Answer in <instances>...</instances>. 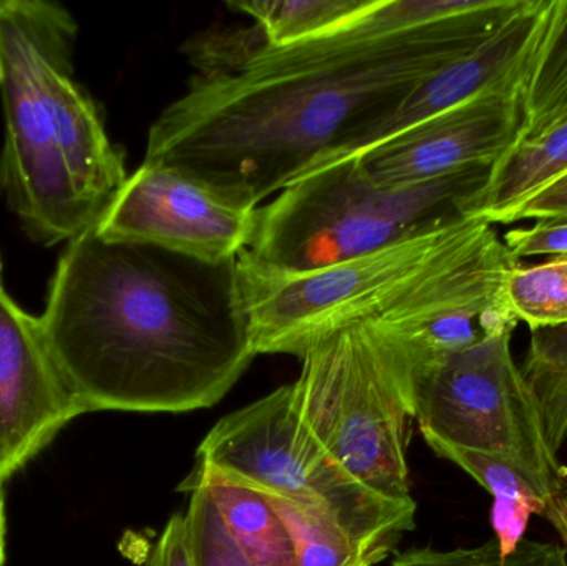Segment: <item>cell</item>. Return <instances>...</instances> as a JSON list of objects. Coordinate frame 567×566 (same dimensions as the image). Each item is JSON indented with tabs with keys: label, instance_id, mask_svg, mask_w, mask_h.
I'll use <instances>...</instances> for the list:
<instances>
[{
	"label": "cell",
	"instance_id": "obj_1",
	"mask_svg": "<svg viewBox=\"0 0 567 566\" xmlns=\"http://www.w3.org/2000/svg\"><path fill=\"white\" fill-rule=\"evenodd\" d=\"M525 0L389 37L332 29L259 50L238 72L195 76L150 126L145 163L249 208L365 135L430 76L482 45Z\"/></svg>",
	"mask_w": 567,
	"mask_h": 566
},
{
	"label": "cell",
	"instance_id": "obj_2",
	"mask_svg": "<svg viewBox=\"0 0 567 566\" xmlns=\"http://www.w3.org/2000/svg\"><path fill=\"white\" fill-rule=\"evenodd\" d=\"M39 318L86 412L213 408L258 356L238 258L106 241L95 226L66 243Z\"/></svg>",
	"mask_w": 567,
	"mask_h": 566
},
{
	"label": "cell",
	"instance_id": "obj_3",
	"mask_svg": "<svg viewBox=\"0 0 567 566\" xmlns=\"http://www.w3.org/2000/svg\"><path fill=\"white\" fill-rule=\"evenodd\" d=\"M76 37L62 3L0 0V196L43 246L95 226L128 178L95 100L73 76Z\"/></svg>",
	"mask_w": 567,
	"mask_h": 566
},
{
	"label": "cell",
	"instance_id": "obj_4",
	"mask_svg": "<svg viewBox=\"0 0 567 566\" xmlns=\"http://www.w3.org/2000/svg\"><path fill=\"white\" fill-rule=\"evenodd\" d=\"M495 226L458 216L423 235L312 271H281L238 256L256 354L302 358L316 342L373 321H433L499 311L518 265Z\"/></svg>",
	"mask_w": 567,
	"mask_h": 566
},
{
	"label": "cell",
	"instance_id": "obj_5",
	"mask_svg": "<svg viewBox=\"0 0 567 566\" xmlns=\"http://www.w3.org/2000/svg\"><path fill=\"white\" fill-rule=\"evenodd\" d=\"M473 168L432 182L383 186L355 159L303 173L259 206L249 256L281 271H312L423 235L462 215L485 179Z\"/></svg>",
	"mask_w": 567,
	"mask_h": 566
},
{
	"label": "cell",
	"instance_id": "obj_6",
	"mask_svg": "<svg viewBox=\"0 0 567 566\" xmlns=\"http://www.w3.org/2000/svg\"><path fill=\"white\" fill-rule=\"evenodd\" d=\"M196 464L320 515L382 562L416 527V504L370 491L313 438L293 408L292 384L225 415L199 444Z\"/></svg>",
	"mask_w": 567,
	"mask_h": 566
},
{
	"label": "cell",
	"instance_id": "obj_7",
	"mask_svg": "<svg viewBox=\"0 0 567 566\" xmlns=\"http://www.w3.org/2000/svg\"><path fill=\"white\" fill-rule=\"evenodd\" d=\"M292 401L313 438L363 485L399 504L410 488L413 415L385 321L333 332L302 356Z\"/></svg>",
	"mask_w": 567,
	"mask_h": 566
},
{
	"label": "cell",
	"instance_id": "obj_8",
	"mask_svg": "<svg viewBox=\"0 0 567 566\" xmlns=\"http://www.w3.org/2000/svg\"><path fill=\"white\" fill-rule=\"evenodd\" d=\"M513 329L483 335L443 359L410 392L420 432L485 452L518 471L548 504L567 485V467L549 444L538 401L512 352ZM548 521V518H546Z\"/></svg>",
	"mask_w": 567,
	"mask_h": 566
},
{
	"label": "cell",
	"instance_id": "obj_9",
	"mask_svg": "<svg viewBox=\"0 0 567 566\" xmlns=\"http://www.w3.org/2000/svg\"><path fill=\"white\" fill-rule=\"evenodd\" d=\"M258 208L239 205L168 166L142 163L126 178L96 235L205 263L238 258L251 245Z\"/></svg>",
	"mask_w": 567,
	"mask_h": 566
},
{
	"label": "cell",
	"instance_id": "obj_10",
	"mask_svg": "<svg viewBox=\"0 0 567 566\" xmlns=\"http://www.w3.org/2000/svg\"><path fill=\"white\" fill-rule=\"evenodd\" d=\"M89 414L66 384L40 318L0 285V481L7 482L63 428Z\"/></svg>",
	"mask_w": 567,
	"mask_h": 566
},
{
	"label": "cell",
	"instance_id": "obj_11",
	"mask_svg": "<svg viewBox=\"0 0 567 566\" xmlns=\"http://www.w3.org/2000/svg\"><path fill=\"white\" fill-rule=\"evenodd\" d=\"M545 3L546 0H525L482 45L416 86L392 115L365 135L313 163L300 175L330 163L360 158L409 130L468 103L488 99L519 102V90L542 29Z\"/></svg>",
	"mask_w": 567,
	"mask_h": 566
},
{
	"label": "cell",
	"instance_id": "obj_12",
	"mask_svg": "<svg viewBox=\"0 0 567 566\" xmlns=\"http://www.w3.org/2000/svg\"><path fill=\"white\" fill-rule=\"evenodd\" d=\"M519 136L518 100H480L422 123L353 159L379 185H419L466 169L489 168Z\"/></svg>",
	"mask_w": 567,
	"mask_h": 566
},
{
	"label": "cell",
	"instance_id": "obj_13",
	"mask_svg": "<svg viewBox=\"0 0 567 566\" xmlns=\"http://www.w3.org/2000/svg\"><path fill=\"white\" fill-rule=\"evenodd\" d=\"M567 175V122L533 138L518 140L486 172L462 203V215L506 225L523 203Z\"/></svg>",
	"mask_w": 567,
	"mask_h": 566
},
{
	"label": "cell",
	"instance_id": "obj_14",
	"mask_svg": "<svg viewBox=\"0 0 567 566\" xmlns=\"http://www.w3.org/2000/svg\"><path fill=\"white\" fill-rule=\"evenodd\" d=\"M439 457L458 465L493 497L492 525L499 554L508 557L525 541L535 515L548 518V504L518 471L485 452L450 444L435 435L423 434Z\"/></svg>",
	"mask_w": 567,
	"mask_h": 566
},
{
	"label": "cell",
	"instance_id": "obj_15",
	"mask_svg": "<svg viewBox=\"0 0 567 566\" xmlns=\"http://www.w3.org/2000/svg\"><path fill=\"white\" fill-rule=\"evenodd\" d=\"M208 488L236 545L252 566H296L292 538L268 498L196 464L185 478Z\"/></svg>",
	"mask_w": 567,
	"mask_h": 566
},
{
	"label": "cell",
	"instance_id": "obj_16",
	"mask_svg": "<svg viewBox=\"0 0 567 566\" xmlns=\"http://www.w3.org/2000/svg\"><path fill=\"white\" fill-rule=\"evenodd\" d=\"M522 136L567 122V0H546L542 29L519 90Z\"/></svg>",
	"mask_w": 567,
	"mask_h": 566
},
{
	"label": "cell",
	"instance_id": "obj_17",
	"mask_svg": "<svg viewBox=\"0 0 567 566\" xmlns=\"http://www.w3.org/2000/svg\"><path fill=\"white\" fill-rule=\"evenodd\" d=\"M498 306L516 328H567V255L535 265L519 261L503 279Z\"/></svg>",
	"mask_w": 567,
	"mask_h": 566
},
{
	"label": "cell",
	"instance_id": "obj_18",
	"mask_svg": "<svg viewBox=\"0 0 567 566\" xmlns=\"http://www.w3.org/2000/svg\"><path fill=\"white\" fill-rule=\"evenodd\" d=\"M369 0H239L226 2L262 30L268 47L282 49L329 32L336 23L359 12Z\"/></svg>",
	"mask_w": 567,
	"mask_h": 566
},
{
	"label": "cell",
	"instance_id": "obj_19",
	"mask_svg": "<svg viewBox=\"0 0 567 566\" xmlns=\"http://www.w3.org/2000/svg\"><path fill=\"white\" fill-rule=\"evenodd\" d=\"M519 369L538 401L549 444L559 454L567 441V328L532 332Z\"/></svg>",
	"mask_w": 567,
	"mask_h": 566
},
{
	"label": "cell",
	"instance_id": "obj_20",
	"mask_svg": "<svg viewBox=\"0 0 567 566\" xmlns=\"http://www.w3.org/2000/svg\"><path fill=\"white\" fill-rule=\"evenodd\" d=\"M265 495V494H262ZM286 524L296 552V566H375L380 558L363 552L346 534L313 512L286 498L265 495Z\"/></svg>",
	"mask_w": 567,
	"mask_h": 566
},
{
	"label": "cell",
	"instance_id": "obj_21",
	"mask_svg": "<svg viewBox=\"0 0 567 566\" xmlns=\"http://www.w3.org/2000/svg\"><path fill=\"white\" fill-rule=\"evenodd\" d=\"M392 566H567L565 545L549 542L525 541L503 557L495 538L478 547L435 550L413 548L393 558Z\"/></svg>",
	"mask_w": 567,
	"mask_h": 566
},
{
	"label": "cell",
	"instance_id": "obj_22",
	"mask_svg": "<svg viewBox=\"0 0 567 566\" xmlns=\"http://www.w3.org/2000/svg\"><path fill=\"white\" fill-rule=\"evenodd\" d=\"M178 491L189 494L185 518L193 566H252L229 534L208 488L183 481Z\"/></svg>",
	"mask_w": 567,
	"mask_h": 566
},
{
	"label": "cell",
	"instance_id": "obj_23",
	"mask_svg": "<svg viewBox=\"0 0 567 566\" xmlns=\"http://www.w3.org/2000/svg\"><path fill=\"white\" fill-rule=\"evenodd\" d=\"M508 251L518 261L525 258H553L567 255V218L539 219L525 228H512L503 235Z\"/></svg>",
	"mask_w": 567,
	"mask_h": 566
},
{
	"label": "cell",
	"instance_id": "obj_24",
	"mask_svg": "<svg viewBox=\"0 0 567 566\" xmlns=\"http://www.w3.org/2000/svg\"><path fill=\"white\" fill-rule=\"evenodd\" d=\"M145 566H193L185 514H173L150 552Z\"/></svg>",
	"mask_w": 567,
	"mask_h": 566
},
{
	"label": "cell",
	"instance_id": "obj_25",
	"mask_svg": "<svg viewBox=\"0 0 567 566\" xmlns=\"http://www.w3.org/2000/svg\"><path fill=\"white\" fill-rule=\"evenodd\" d=\"M567 218V175L546 186L512 213L506 225L518 222Z\"/></svg>",
	"mask_w": 567,
	"mask_h": 566
},
{
	"label": "cell",
	"instance_id": "obj_26",
	"mask_svg": "<svg viewBox=\"0 0 567 566\" xmlns=\"http://www.w3.org/2000/svg\"><path fill=\"white\" fill-rule=\"evenodd\" d=\"M549 524L553 525L556 532H558L559 537L565 542V547L567 550V485L565 492H563L561 497L556 502L555 507L551 508V514L548 517Z\"/></svg>",
	"mask_w": 567,
	"mask_h": 566
},
{
	"label": "cell",
	"instance_id": "obj_27",
	"mask_svg": "<svg viewBox=\"0 0 567 566\" xmlns=\"http://www.w3.org/2000/svg\"><path fill=\"white\" fill-rule=\"evenodd\" d=\"M3 484L0 481V566L6 565V494H3Z\"/></svg>",
	"mask_w": 567,
	"mask_h": 566
},
{
	"label": "cell",
	"instance_id": "obj_28",
	"mask_svg": "<svg viewBox=\"0 0 567 566\" xmlns=\"http://www.w3.org/2000/svg\"><path fill=\"white\" fill-rule=\"evenodd\" d=\"M0 285H3V281H2V259H0Z\"/></svg>",
	"mask_w": 567,
	"mask_h": 566
}]
</instances>
